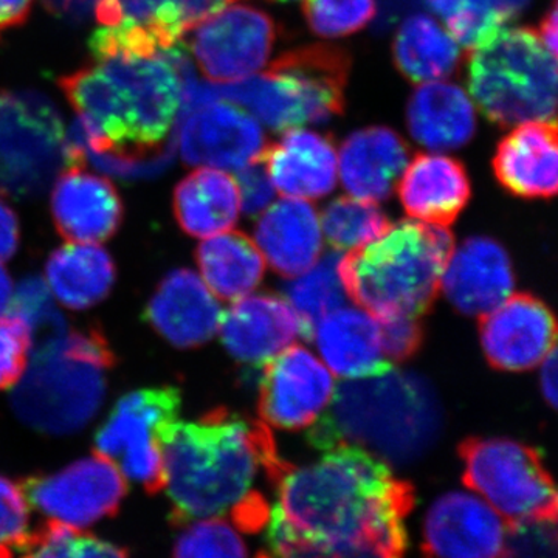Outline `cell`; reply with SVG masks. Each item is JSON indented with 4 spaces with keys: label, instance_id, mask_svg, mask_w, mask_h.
Segmentation results:
<instances>
[{
    "label": "cell",
    "instance_id": "obj_5",
    "mask_svg": "<svg viewBox=\"0 0 558 558\" xmlns=\"http://www.w3.org/2000/svg\"><path fill=\"white\" fill-rule=\"evenodd\" d=\"M329 407V413L315 422L311 442L322 450L351 444L384 461L418 457L435 439L439 424L428 388L391 371L344 384Z\"/></svg>",
    "mask_w": 558,
    "mask_h": 558
},
{
    "label": "cell",
    "instance_id": "obj_17",
    "mask_svg": "<svg viewBox=\"0 0 558 558\" xmlns=\"http://www.w3.org/2000/svg\"><path fill=\"white\" fill-rule=\"evenodd\" d=\"M506 521L484 499L450 492L433 502L422 529V558H497Z\"/></svg>",
    "mask_w": 558,
    "mask_h": 558
},
{
    "label": "cell",
    "instance_id": "obj_10",
    "mask_svg": "<svg viewBox=\"0 0 558 558\" xmlns=\"http://www.w3.org/2000/svg\"><path fill=\"white\" fill-rule=\"evenodd\" d=\"M65 165L60 110L33 90H0V193H40Z\"/></svg>",
    "mask_w": 558,
    "mask_h": 558
},
{
    "label": "cell",
    "instance_id": "obj_48",
    "mask_svg": "<svg viewBox=\"0 0 558 558\" xmlns=\"http://www.w3.org/2000/svg\"><path fill=\"white\" fill-rule=\"evenodd\" d=\"M542 366V374H539V385H542L543 396L548 400L550 407H556L557 403V349L546 355V359L539 363Z\"/></svg>",
    "mask_w": 558,
    "mask_h": 558
},
{
    "label": "cell",
    "instance_id": "obj_28",
    "mask_svg": "<svg viewBox=\"0 0 558 558\" xmlns=\"http://www.w3.org/2000/svg\"><path fill=\"white\" fill-rule=\"evenodd\" d=\"M407 123L411 137L424 148L436 153L459 149L475 135V105L458 84L429 81L411 95Z\"/></svg>",
    "mask_w": 558,
    "mask_h": 558
},
{
    "label": "cell",
    "instance_id": "obj_43",
    "mask_svg": "<svg viewBox=\"0 0 558 558\" xmlns=\"http://www.w3.org/2000/svg\"><path fill=\"white\" fill-rule=\"evenodd\" d=\"M238 189H240L241 211L247 216H258L270 204H274L275 190L269 171L263 157L238 171Z\"/></svg>",
    "mask_w": 558,
    "mask_h": 558
},
{
    "label": "cell",
    "instance_id": "obj_25",
    "mask_svg": "<svg viewBox=\"0 0 558 558\" xmlns=\"http://www.w3.org/2000/svg\"><path fill=\"white\" fill-rule=\"evenodd\" d=\"M312 340L330 373L343 379H369L392 368L385 357L380 322L362 307L329 312L315 326Z\"/></svg>",
    "mask_w": 558,
    "mask_h": 558
},
{
    "label": "cell",
    "instance_id": "obj_14",
    "mask_svg": "<svg viewBox=\"0 0 558 558\" xmlns=\"http://www.w3.org/2000/svg\"><path fill=\"white\" fill-rule=\"evenodd\" d=\"M336 389L328 366L310 349L292 344L264 365L260 418L275 428L310 427L329 409Z\"/></svg>",
    "mask_w": 558,
    "mask_h": 558
},
{
    "label": "cell",
    "instance_id": "obj_42",
    "mask_svg": "<svg viewBox=\"0 0 558 558\" xmlns=\"http://www.w3.org/2000/svg\"><path fill=\"white\" fill-rule=\"evenodd\" d=\"M32 330L17 315L0 318V389L14 387L27 368Z\"/></svg>",
    "mask_w": 558,
    "mask_h": 558
},
{
    "label": "cell",
    "instance_id": "obj_38",
    "mask_svg": "<svg viewBox=\"0 0 558 558\" xmlns=\"http://www.w3.org/2000/svg\"><path fill=\"white\" fill-rule=\"evenodd\" d=\"M9 307L10 314L17 315L27 323L32 339H36V347L60 339L68 332L65 319L54 306L49 286L43 278L24 279L11 295Z\"/></svg>",
    "mask_w": 558,
    "mask_h": 558
},
{
    "label": "cell",
    "instance_id": "obj_15",
    "mask_svg": "<svg viewBox=\"0 0 558 558\" xmlns=\"http://www.w3.org/2000/svg\"><path fill=\"white\" fill-rule=\"evenodd\" d=\"M266 135L259 121L220 100L183 113L179 150L191 167L240 171L263 157Z\"/></svg>",
    "mask_w": 558,
    "mask_h": 558
},
{
    "label": "cell",
    "instance_id": "obj_26",
    "mask_svg": "<svg viewBox=\"0 0 558 558\" xmlns=\"http://www.w3.org/2000/svg\"><path fill=\"white\" fill-rule=\"evenodd\" d=\"M409 161V146L398 132L384 126L365 128L349 135L341 145V185L355 199L387 201Z\"/></svg>",
    "mask_w": 558,
    "mask_h": 558
},
{
    "label": "cell",
    "instance_id": "obj_44",
    "mask_svg": "<svg viewBox=\"0 0 558 558\" xmlns=\"http://www.w3.org/2000/svg\"><path fill=\"white\" fill-rule=\"evenodd\" d=\"M381 344L389 363L403 362L421 348L424 332L421 323L414 318L380 322Z\"/></svg>",
    "mask_w": 558,
    "mask_h": 558
},
{
    "label": "cell",
    "instance_id": "obj_51",
    "mask_svg": "<svg viewBox=\"0 0 558 558\" xmlns=\"http://www.w3.org/2000/svg\"><path fill=\"white\" fill-rule=\"evenodd\" d=\"M278 2H292V0H278Z\"/></svg>",
    "mask_w": 558,
    "mask_h": 558
},
{
    "label": "cell",
    "instance_id": "obj_8",
    "mask_svg": "<svg viewBox=\"0 0 558 558\" xmlns=\"http://www.w3.org/2000/svg\"><path fill=\"white\" fill-rule=\"evenodd\" d=\"M469 89L501 126L556 120L557 57L531 28H499L472 47Z\"/></svg>",
    "mask_w": 558,
    "mask_h": 558
},
{
    "label": "cell",
    "instance_id": "obj_20",
    "mask_svg": "<svg viewBox=\"0 0 558 558\" xmlns=\"http://www.w3.org/2000/svg\"><path fill=\"white\" fill-rule=\"evenodd\" d=\"M50 207L58 233L69 242L108 241L123 222V202L113 183L83 167H69L58 178Z\"/></svg>",
    "mask_w": 558,
    "mask_h": 558
},
{
    "label": "cell",
    "instance_id": "obj_18",
    "mask_svg": "<svg viewBox=\"0 0 558 558\" xmlns=\"http://www.w3.org/2000/svg\"><path fill=\"white\" fill-rule=\"evenodd\" d=\"M515 275L508 252L486 236L469 238L451 252L440 290L459 312L484 317L513 293Z\"/></svg>",
    "mask_w": 558,
    "mask_h": 558
},
{
    "label": "cell",
    "instance_id": "obj_1",
    "mask_svg": "<svg viewBox=\"0 0 558 558\" xmlns=\"http://www.w3.org/2000/svg\"><path fill=\"white\" fill-rule=\"evenodd\" d=\"M306 465L286 462L269 513L271 558H403L410 483L371 451L329 447Z\"/></svg>",
    "mask_w": 558,
    "mask_h": 558
},
{
    "label": "cell",
    "instance_id": "obj_33",
    "mask_svg": "<svg viewBox=\"0 0 558 558\" xmlns=\"http://www.w3.org/2000/svg\"><path fill=\"white\" fill-rule=\"evenodd\" d=\"M340 258L339 253L319 256L310 270L290 282L286 300L300 317L304 339H312L319 319L347 303V290L339 271Z\"/></svg>",
    "mask_w": 558,
    "mask_h": 558
},
{
    "label": "cell",
    "instance_id": "obj_16",
    "mask_svg": "<svg viewBox=\"0 0 558 558\" xmlns=\"http://www.w3.org/2000/svg\"><path fill=\"white\" fill-rule=\"evenodd\" d=\"M480 336L494 368L521 373L537 368L556 348V318L537 296L512 293L481 317Z\"/></svg>",
    "mask_w": 558,
    "mask_h": 558
},
{
    "label": "cell",
    "instance_id": "obj_37",
    "mask_svg": "<svg viewBox=\"0 0 558 558\" xmlns=\"http://www.w3.org/2000/svg\"><path fill=\"white\" fill-rule=\"evenodd\" d=\"M172 558H248V550L233 524L211 517L190 521L175 539Z\"/></svg>",
    "mask_w": 558,
    "mask_h": 558
},
{
    "label": "cell",
    "instance_id": "obj_49",
    "mask_svg": "<svg viewBox=\"0 0 558 558\" xmlns=\"http://www.w3.org/2000/svg\"><path fill=\"white\" fill-rule=\"evenodd\" d=\"M537 32L539 40H542L543 46L546 47L550 51V53L556 54L557 57V5L554 3L553 9L549 10V13L543 17L542 24H539V28Z\"/></svg>",
    "mask_w": 558,
    "mask_h": 558
},
{
    "label": "cell",
    "instance_id": "obj_19",
    "mask_svg": "<svg viewBox=\"0 0 558 558\" xmlns=\"http://www.w3.org/2000/svg\"><path fill=\"white\" fill-rule=\"evenodd\" d=\"M220 337L231 357L247 365H266L303 337L296 312L288 300L258 293L233 301L222 312Z\"/></svg>",
    "mask_w": 558,
    "mask_h": 558
},
{
    "label": "cell",
    "instance_id": "obj_30",
    "mask_svg": "<svg viewBox=\"0 0 558 558\" xmlns=\"http://www.w3.org/2000/svg\"><path fill=\"white\" fill-rule=\"evenodd\" d=\"M46 278L62 306L72 311L89 310L108 299L116 284V263L100 245L70 242L51 253Z\"/></svg>",
    "mask_w": 558,
    "mask_h": 558
},
{
    "label": "cell",
    "instance_id": "obj_22",
    "mask_svg": "<svg viewBox=\"0 0 558 558\" xmlns=\"http://www.w3.org/2000/svg\"><path fill=\"white\" fill-rule=\"evenodd\" d=\"M263 160L275 190L284 197L322 199L332 193L339 180L336 146L315 131H286L277 143L267 145Z\"/></svg>",
    "mask_w": 558,
    "mask_h": 558
},
{
    "label": "cell",
    "instance_id": "obj_45",
    "mask_svg": "<svg viewBox=\"0 0 558 558\" xmlns=\"http://www.w3.org/2000/svg\"><path fill=\"white\" fill-rule=\"evenodd\" d=\"M20 219L13 208L0 197V263L9 260L20 245Z\"/></svg>",
    "mask_w": 558,
    "mask_h": 558
},
{
    "label": "cell",
    "instance_id": "obj_35",
    "mask_svg": "<svg viewBox=\"0 0 558 558\" xmlns=\"http://www.w3.org/2000/svg\"><path fill=\"white\" fill-rule=\"evenodd\" d=\"M323 238L330 247L354 250L377 240L391 227L376 202L339 197L319 216Z\"/></svg>",
    "mask_w": 558,
    "mask_h": 558
},
{
    "label": "cell",
    "instance_id": "obj_7",
    "mask_svg": "<svg viewBox=\"0 0 558 558\" xmlns=\"http://www.w3.org/2000/svg\"><path fill=\"white\" fill-rule=\"evenodd\" d=\"M348 54L330 46H310L282 53L260 75L213 83L216 100L247 109L271 131L323 123L344 108Z\"/></svg>",
    "mask_w": 558,
    "mask_h": 558
},
{
    "label": "cell",
    "instance_id": "obj_21",
    "mask_svg": "<svg viewBox=\"0 0 558 558\" xmlns=\"http://www.w3.org/2000/svg\"><path fill=\"white\" fill-rule=\"evenodd\" d=\"M146 322L172 347H202L219 330L222 307L204 279L178 269L161 279L145 311Z\"/></svg>",
    "mask_w": 558,
    "mask_h": 558
},
{
    "label": "cell",
    "instance_id": "obj_46",
    "mask_svg": "<svg viewBox=\"0 0 558 558\" xmlns=\"http://www.w3.org/2000/svg\"><path fill=\"white\" fill-rule=\"evenodd\" d=\"M50 13L64 20L81 22L94 13L97 0H43Z\"/></svg>",
    "mask_w": 558,
    "mask_h": 558
},
{
    "label": "cell",
    "instance_id": "obj_4",
    "mask_svg": "<svg viewBox=\"0 0 558 558\" xmlns=\"http://www.w3.org/2000/svg\"><path fill=\"white\" fill-rule=\"evenodd\" d=\"M453 248L449 227L402 220L341 256V282L349 299L379 322L418 319L438 296Z\"/></svg>",
    "mask_w": 558,
    "mask_h": 558
},
{
    "label": "cell",
    "instance_id": "obj_31",
    "mask_svg": "<svg viewBox=\"0 0 558 558\" xmlns=\"http://www.w3.org/2000/svg\"><path fill=\"white\" fill-rule=\"evenodd\" d=\"M196 258L205 284L220 300L250 295L266 274V259L255 241L240 231L209 236L197 247Z\"/></svg>",
    "mask_w": 558,
    "mask_h": 558
},
{
    "label": "cell",
    "instance_id": "obj_50",
    "mask_svg": "<svg viewBox=\"0 0 558 558\" xmlns=\"http://www.w3.org/2000/svg\"><path fill=\"white\" fill-rule=\"evenodd\" d=\"M11 295H13V282H11L9 271L0 266V315L9 310Z\"/></svg>",
    "mask_w": 558,
    "mask_h": 558
},
{
    "label": "cell",
    "instance_id": "obj_40",
    "mask_svg": "<svg viewBox=\"0 0 558 558\" xmlns=\"http://www.w3.org/2000/svg\"><path fill=\"white\" fill-rule=\"evenodd\" d=\"M497 558H557V519L506 523Z\"/></svg>",
    "mask_w": 558,
    "mask_h": 558
},
{
    "label": "cell",
    "instance_id": "obj_27",
    "mask_svg": "<svg viewBox=\"0 0 558 558\" xmlns=\"http://www.w3.org/2000/svg\"><path fill=\"white\" fill-rule=\"evenodd\" d=\"M398 193L410 218L449 227L469 204L472 186L461 161L440 154H418L400 175Z\"/></svg>",
    "mask_w": 558,
    "mask_h": 558
},
{
    "label": "cell",
    "instance_id": "obj_47",
    "mask_svg": "<svg viewBox=\"0 0 558 558\" xmlns=\"http://www.w3.org/2000/svg\"><path fill=\"white\" fill-rule=\"evenodd\" d=\"M33 0H0V35L20 27L31 16Z\"/></svg>",
    "mask_w": 558,
    "mask_h": 558
},
{
    "label": "cell",
    "instance_id": "obj_39",
    "mask_svg": "<svg viewBox=\"0 0 558 558\" xmlns=\"http://www.w3.org/2000/svg\"><path fill=\"white\" fill-rule=\"evenodd\" d=\"M304 16L315 35L343 38L365 28L376 14V0H304Z\"/></svg>",
    "mask_w": 558,
    "mask_h": 558
},
{
    "label": "cell",
    "instance_id": "obj_34",
    "mask_svg": "<svg viewBox=\"0 0 558 558\" xmlns=\"http://www.w3.org/2000/svg\"><path fill=\"white\" fill-rule=\"evenodd\" d=\"M462 46H478L526 9L529 0H424Z\"/></svg>",
    "mask_w": 558,
    "mask_h": 558
},
{
    "label": "cell",
    "instance_id": "obj_32",
    "mask_svg": "<svg viewBox=\"0 0 558 558\" xmlns=\"http://www.w3.org/2000/svg\"><path fill=\"white\" fill-rule=\"evenodd\" d=\"M398 69L414 83L450 76L461 60L458 40L428 14H413L400 25L395 39Z\"/></svg>",
    "mask_w": 558,
    "mask_h": 558
},
{
    "label": "cell",
    "instance_id": "obj_3",
    "mask_svg": "<svg viewBox=\"0 0 558 558\" xmlns=\"http://www.w3.org/2000/svg\"><path fill=\"white\" fill-rule=\"evenodd\" d=\"M165 488L174 526L233 515L252 499L259 475L277 483L284 469L269 427L229 410L209 411L193 422H178L165 444Z\"/></svg>",
    "mask_w": 558,
    "mask_h": 558
},
{
    "label": "cell",
    "instance_id": "obj_13",
    "mask_svg": "<svg viewBox=\"0 0 558 558\" xmlns=\"http://www.w3.org/2000/svg\"><path fill=\"white\" fill-rule=\"evenodd\" d=\"M21 487L47 519L76 529L116 515L128 494L126 478L98 453L51 475L31 476Z\"/></svg>",
    "mask_w": 558,
    "mask_h": 558
},
{
    "label": "cell",
    "instance_id": "obj_11",
    "mask_svg": "<svg viewBox=\"0 0 558 558\" xmlns=\"http://www.w3.org/2000/svg\"><path fill=\"white\" fill-rule=\"evenodd\" d=\"M182 396L174 387L145 388L123 396L95 436V453L148 494L163 490V449L179 422Z\"/></svg>",
    "mask_w": 558,
    "mask_h": 558
},
{
    "label": "cell",
    "instance_id": "obj_6",
    "mask_svg": "<svg viewBox=\"0 0 558 558\" xmlns=\"http://www.w3.org/2000/svg\"><path fill=\"white\" fill-rule=\"evenodd\" d=\"M116 355L98 329L65 332L39 344L31 369L13 392L25 424L47 435H69L89 424L106 396Z\"/></svg>",
    "mask_w": 558,
    "mask_h": 558
},
{
    "label": "cell",
    "instance_id": "obj_9",
    "mask_svg": "<svg viewBox=\"0 0 558 558\" xmlns=\"http://www.w3.org/2000/svg\"><path fill=\"white\" fill-rule=\"evenodd\" d=\"M462 481L506 523L557 519V492L537 450L505 438H469L459 446Z\"/></svg>",
    "mask_w": 558,
    "mask_h": 558
},
{
    "label": "cell",
    "instance_id": "obj_2",
    "mask_svg": "<svg viewBox=\"0 0 558 558\" xmlns=\"http://www.w3.org/2000/svg\"><path fill=\"white\" fill-rule=\"evenodd\" d=\"M193 65L179 47L156 54L113 53L60 80L86 135L84 160L121 179L167 171L175 142L168 140Z\"/></svg>",
    "mask_w": 558,
    "mask_h": 558
},
{
    "label": "cell",
    "instance_id": "obj_24",
    "mask_svg": "<svg viewBox=\"0 0 558 558\" xmlns=\"http://www.w3.org/2000/svg\"><path fill=\"white\" fill-rule=\"evenodd\" d=\"M498 182L524 199H550L557 194L556 120L529 121L499 142L494 159Z\"/></svg>",
    "mask_w": 558,
    "mask_h": 558
},
{
    "label": "cell",
    "instance_id": "obj_41",
    "mask_svg": "<svg viewBox=\"0 0 558 558\" xmlns=\"http://www.w3.org/2000/svg\"><path fill=\"white\" fill-rule=\"evenodd\" d=\"M31 523L27 497L20 484L0 475V558H13L24 546Z\"/></svg>",
    "mask_w": 558,
    "mask_h": 558
},
{
    "label": "cell",
    "instance_id": "obj_36",
    "mask_svg": "<svg viewBox=\"0 0 558 558\" xmlns=\"http://www.w3.org/2000/svg\"><path fill=\"white\" fill-rule=\"evenodd\" d=\"M20 553L22 558H130L113 543L53 520L28 534Z\"/></svg>",
    "mask_w": 558,
    "mask_h": 558
},
{
    "label": "cell",
    "instance_id": "obj_12",
    "mask_svg": "<svg viewBox=\"0 0 558 558\" xmlns=\"http://www.w3.org/2000/svg\"><path fill=\"white\" fill-rule=\"evenodd\" d=\"M190 33L194 60L201 72L216 84L256 75L269 62L277 40V28L269 14L233 2Z\"/></svg>",
    "mask_w": 558,
    "mask_h": 558
},
{
    "label": "cell",
    "instance_id": "obj_29",
    "mask_svg": "<svg viewBox=\"0 0 558 558\" xmlns=\"http://www.w3.org/2000/svg\"><path fill=\"white\" fill-rule=\"evenodd\" d=\"M236 179L226 171L201 168L180 180L174 190V216L185 233L209 238L233 229L240 219Z\"/></svg>",
    "mask_w": 558,
    "mask_h": 558
},
{
    "label": "cell",
    "instance_id": "obj_23",
    "mask_svg": "<svg viewBox=\"0 0 558 558\" xmlns=\"http://www.w3.org/2000/svg\"><path fill=\"white\" fill-rule=\"evenodd\" d=\"M255 244L271 269L289 279L310 270L323 253L319 216L310 201L282 197L260 213Z\"/></svg>",
    "mask_w": 558,
    "mask_h": 558
}]
</instances>
